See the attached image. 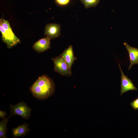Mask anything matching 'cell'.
<instances>
[{
  "label": "cell",
  "mask_w": 138,
  "mask_h": 138,
  "mask_svg": "<svg viewBox=\"0 0 138 138\" xmlns=\"http://www.w3.org/2000/svg\"><path fill=\"white\" fill-rule=\"evenodd\" d=\"M55 88L53 80L46 75L40 76L30 88L33 96L39 100L47 99L54 94Z\"/></svg>",
  "instance_id": "6da1fadb"
},
{
  "label": "cell",
  "mask_w": 138,
  "mask_h": 138,
  "mask_svg": "<svg viewBox=\"0 0 138 138\" xmlns=\"http://www.w3.org/2000/svg\"><path fill=\"white\" fill-rule=\"evenodd\" d=\"M0 30L2 40L8 48H12L20 43V40L13 32L8 21L3 18L0 20Z\"/></svg>",
  "instance_id": "7a4b0ae2"
},
{
  "label": "cell",
  "mask_w": 138,
  "mask_h": 138,
  "mask_svg": "<svg viewBox=\"0 0 138 138\" xmlns=\"http://www.w3.org/2000/svg\"><path fill=\"white\" fill-rule=\"evenodd\" d=\"M10 108L11 116L18 115L26 120L30 117L31 109L24 102H20L15 105L11 104Z\"/></svg>",
  "instance_id": "3957f363"
},
{
  "label": "cell",
  "mask_w": 138,
  "mask_h": 138,
  "mask_svg": "<svg viewBox=\"0 0 138 138\" xmlns=\"http://www.w3.org/2000/svg\"><path fill=\"white\" fill-rule=\"evenodd\" d=\"M51 59L54 63L55 72L64 76L69 77L72 75L71 69L63 57L60 55Z\"/></svg>",
  "instance_id": "277c9868"
},
{
  "label": "cell",
  "mask_w": 138,
  "mask_h": 138,
  "mask_svg": "<svg viewBox=\"0 0 138 138\" xmlns=\"http://www.w3.org/2000/svg\"><path fill=\"white\" fill-rule=\"evenodd\" d=\"M118 66L121 74L120 95H121L123 94L128 91L137 90V88L134 85L131 80L124 74L119 64H118Z\"/></svg>",
  "instance_id": "5b68a950"
},
{
  "label": "cell",
  "mask_w": 138,
  "mask_h": 138,
  "mask_svg": "<svg viewBox=\"0 0 138 138\" xmlns=\"http://www.w3.org/2000/svg\"><path fill=\"white\" fill-rule=\"evenodd\" d=\"M44 35L51 39L59 37L61 35V27L60 25L56 23L47 24L45 28Z\"/></svg>",
  "instance_id": "8992f818"
},
{
  "label": "cell",
  "mask_w": 138,
  "mask_h": 138,
  "mask_svg": "<svg viewBox=\"0 0 138 138\" xmlns=\"http://www.w3.org/2000/svg\"><path fill=\"white\" fill-rule=\"evenodd\" d=\"M51 39L48 37L41 39L34 44L32 48L38 53L45 52L51 48Z\"/></svg>",
  "instance_id": "52a82bcc"
},
{
  "label": "cell",
  "mask_w": 138,
  "mask_h": 138,
  "mask_svg": "<svg viewBox=\"0 0 138 138\" xmlns=\"http://www.w3.org/2000/svg\"><path fill=\"white\" fill-rule=\"evenodd\" d=\"M128 52L129 56L130 64L128 68L129 70L132 66L135 64H138V49L130 46L126 42L123 43Z\"/></svg>",
  "instance_id": "ba28073f"
},
{
  "label": "cell",
  "mask_w": 138,
  "mask_h": 138,
  "mask_svg": "<svg viewBox=\"0 0 138 138\" xmlns=\"http://www.w3.org/2000/svg\"><path fill=\"white\" fill-rule=\"evenodd\" d=\"M60 56L64 59L69 68L71 69L72 66L76 59L74 55L72 45H70Z\"/></svg>",
  "instance_id": "9c48e42d"
},
{
  "label": "cell",
  "mask_w": 138,
  "mask_h": 138,
  "mask_svg": "<svg viewBox=\"0 0 138 138\" xmlns=\"http://www.w3.org/2000/svg\"><path fill=\"white\" fill-rule=\"evenodd\" d=\"M29 125L26 123L20 125L19 126L12 129V135L14 138H17L20 136H24L26 134L29 133L30 129Z\"/></svg>",
  "instance_id": "30bf717a"
},
{
  "label": "cell",
  "mask_w": 138,
  "mask_h": 138,
  "mask_svg": "<svg viewBox=\"0 0 138 138\" xmlns=\"http://www.w3.org/2000/svg\"><path fill=\"white\" fill-rule=\"evenodd\" d=\"M11 116L8 118L5 117L0 122V138H6L7 133V124L8 121V119Z\"/></svg>",
  "instance_id": "8fae6325"
},
{
  "label": "cell",
  "mask_w": 138,
  "mask_h": 138,
  "mask_svg": "<svg viewBox=\"0 0 138 138\" xmlns=\"http://www.w3.org/2000/svg\"><path fill=\"white\" fill-rule=\"evenodd\" d=\"M86 8L96 6L100 0H80Z\"/></svg>",
  "instance_id": "7c38bea8"
},
{
  "label": "cell",
  "mask_w": 138,
  "mask_h": 138,
  "mask_svg": "<svg viewBox=\"0 0 138 138\" xmlns=\"http://www.w3.org/2000/svg\"><path fill=\"white\" fill-rule=\"evenodd\" d=\"M130 104L134 110H138V98L131 102Z\"/></svg>",
  "instance_id": "4fadbf2b"
},
{
  "label": "cell",
  "mask_w": 138,
  "mask_h": 138,
  "mask_svg": "<svg viewBox=\"0 0 138 138\" xmlns=\"http://www.w3.org/2000/svg\"><path fill=\"white\" fill-rule=\"evenodd\" d=\"M57 3L60 5H65L67 4L70 0H55Z\"/></svg>",
  "instance_id": "5bb4252c"
},
{
  "label": "cell",
  "mask_w": 138,
  "mask_h": 138,
  "mask_svg": "<svg viewBox=\"0 0 138 138\" xmlns=\"http://www.w3.org/2000/svg\"><path fill=\"white\" fill-rule=\"evenodd\" d=\"M7 114L5 111H3L1 110H0V117L2 119L5 117V116Z\"/></svg>",
  "instance_id": "9a60e30c"
},
{
  "label": "cell",
  "mask_w": 138,
  "mask_h": 138,
  "mask_svg": "<svg viewBox=\"0 0 138 138\" xmlns=\"http://www.w3.org/2000/svg\"><path fill=\"white\" fill-rule=\"evenodd\" d=\"M137 138H138V137H137Z\"/></svg>",
  "instance_id": "2e32d148"
}]
</instances>
